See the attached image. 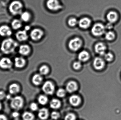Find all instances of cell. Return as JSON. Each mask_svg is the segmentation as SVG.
Here are the masks:
<instances>
[{"mask_svg":"<svg viewBox=\"0 0 121 120\" xmlns=\"http://www.w3.org/2000/svg\"><path fill=\"white\" fill-rule=\"evenodd\" d=\"M17 46L16 42L11 39H8L3 41L1 46V51L6 54L13 53Z\"/></svg>","mask_w":121,"mask_h":120,"instance_id":"obj_1","label":"cell"},{"mask_svg":"<svg viewBox=\"0 0 121 120\" xmlns=\"http://www.w3.org/2000/svg\"><path fill=\"white\" fill-rule=\"evenodd\" d=\"M22 8V5L20 2L15 1L12 2L10 4L9 11L13 15H16L21 13Z\"/></svg>","mask_w":121,"mask_h":120,"instance_id":"obj_2","label":"cell"},{"mask_svg":"<svg viewBox=\"0 0 121 120\" xmlns=\"http://www.w3.org/2000/svg\"><path fill=\"white\" fill-rule=\"evenodd\" d=\"M24 104V101L22 98L20 96H17L13 98L10 102V106L12 108L15 110L21 109Z\"/></svg>","mask_w":121,"mask_h":120,"instance_id":"obj_3","label":"cell"},{"mask_svg":"<svg viewBox=\"0 0 121 120\" xmlns=\"http://www.w3.org/2000/svg\"><path fill=\"white\" fill-rule=\"evenodd\" d=\"M106 27L101 23H96L93 25L91 30L92 34L95 36L103 35L105 31Z\"/></svg>","mask_w":121,"mask_h":120,"instance_id":"obj_4","label":"cell"},{"mask_svg":"<svg viewBox=\"0 0 121 120\" xmlns=\"http://www.w3.org/2000/svg\"><path fill=\"white\" fill-rule=\"evenodd\" d=\"M82 45V41L78 37H75L70 41L68 44L69 48L73 51H77L81 48Z\"/></svg>","mask_w":121,"mask_h":120,"instance_id":"obj_5","label":"cell"},{"mask_svg":"<svg viewBox=\"0 0 121 120\" xmlns=\"http://www.w3.org/2000/svg\"><path fill=\"white\" fill-rule=\"evenodd\" d=\"M47 6L48 9L53 11L59 10L62 8L58 0H48Z\"/></svg>","mask_w":121,"mask_h":120,"instance_id":"obj_6","label":"cell"},{"mask_svg":"<svg viewBox=\"0 0 121 120\" xmlns=\"http://www.w3.org/2000/svg\"><path fill=\"white\" fill-rule=\"evenodd\" d=\"M42 89L46 94L52 95L54 91V86L51 82L47 81L45 82L43 86Z\"/></svg>","mask_w":121,"mask_h":120,"instance_id":"obj_7","label":"cell"},{"mask_svg":"<svg viewBox=\"0 0 121 120\" xmlns=\"http://www.w3.org/2000/svg\"><path fill=\"white\" fill-rule=\"evenodd\" d=\"M44 35L42 30L38 29H35L31 31L30 37L32 40L35 41H39L42 39Z\"/></svg>","mask_w":121,"mask_h":120,"instance_id":"obj_8","label":"cell"},{"mask_svg":"<svg viewBox=\"0 0 121 120\" xmlns=\"http://www.w3.org/2000/svg\"><path fill=\"white\" fill-rule=\"evenodd\" d=\"M105 64L104 61L99 57L95 58L93 62L94 67L96 70H100L103 69L104 67Z\"/></svg>","mask_w":121,"mask_h":120,"instance_id":"obj_9","label":"cell"},{"mask_svg":"<svg viewBox=\"0 0 121 120\" xmlns=\"http://www.w3.org/2000/svg\"><path fill=\"white\" fill-rule=\"evenodd\" d=\"M13 63L8 58H4L0 60V67L4 69H10L12 67Z\"/></svg>","mask_w":121,"mask_h":120,"instance_id":"obj_10","label":"cell"},{"mask_svg":"<svg viewBox=\"0 0 121 120\" xmlns=\"http://www.w3.org/2000/svg\"><path fill=\"white\" fill-rule=\"evenodd\" d=\"M95 52L99 55H105L106 46L103 43L99 42L95 45Z\"/></svg>","mask_w":121,"mask_h":120,"instance_id":"obj_11","label":"cell"},{"mask_svg":"<svg viewBox=\"0 0 121 120\" xmlns=\"http://www.w3.org/2000/svg\"><path fill=\"white\" fill-rule=\"evenodd\" d=\"M91 20L88 18L85 17L80 19L78 21V24L80 28L82 29H86L90 27L91 24Z\"/></svg>","mask_w":121,"mask_h":120,"instance_id":"obj_12","label":"cell"},{"mask_svg":"<svg viewBox=\"0 0 121 120\" xmlns=\"http://www.w3.org/2000/svg\"><path fill=\"white\" fill-rule=\"evenodd\" d=\"M12 34V31L7 25H3L0 27V35L3 36H8Z\"/></svg>","mask_w":121,"mask_h":120,"instance_id":"obj_13","label":"cell"},{"mask_svg":"<svg viewBox=\"0 0 121 120\" xmlns=\"http://www.w3.org/2000/svg\"><path fill=\"white\" fill-rule=\"evenodd\" d=\"M90 55L87 51L83 50L81 51L78 55V58L80 62H85L89 59Z\"/></svg>","mask_w":121,"mask_h":120,"instance_id":"obj_14","label":"cell"},{"mask_svg":"<svg viewBox=\"0 0 121 120\" xmlns=\"http://www.w3.org/2000/svg\"><path fill=\"white\" fill-rule=\"evenodd\" d=\"M16 37L20 41H26L28 38V36L26 30L19 31L16 33Z\"/></svg>","mask_w":121,"mask_h":120,"instance_id":"obj_15","label":"cell"},{"mask_svg":"<svg viewBox=\"0 0 121 120\" xmlns=\"http://www.w3.org/2000/svg\"><path fill=\"white\" fill-rule=\"evenodd\" d=\"M107 18L109 22L114 23L118 20V14L114 11H110L107 14Z\"/></svg>","mask_w":121,"mask_h":120,"instance_id":"obj_16","label":"cell"},{"mask_svg":"<svg viewBox=\"0 0 121 120\" xmlns=\"http://www.w3.org/2000/svg\"><path fill=\"white\" fill-rule=\"evenodd\" d=\"M78 87V85L76 82L74 81H70L66 86V90L69 93H72L77 89Z\"/></svg>","mask_w":121,"mask_h":120,"instance_id":"obj_17","label":"cell"},{"mask_svg":"<svg viewBox=\"0 0 121 120\" xmlns=\"http://www.w3.org/2000/svg\"><path fill=\"white\" fill-rule=\"evenodd\" d=\"M70 103L74 106H77L80 104L81 102L80 98L77 95H73L70 97L69 99Z\"/></svg>","mask_w":121,"mask_h":120,"instance_id":"obj_18","label":"cell"},{"mask_svg":"<svg viewBox=\"0 0 121 120\" xmlns=\"http://www.w3.org/2000/svg\"><path fill=\"white\" fill-rule=\"evenodd\" d=\"M30 48L27 45H22L19 47V52L22 55H27L30 52Z\"/></svg>","mask_w":121,"mask_h":120,"instance_id":"obj_19","label":"cell"},{"mask_svg":"<svg viewBox=\"0 0 121 120\" xmlns=\"http://www.w3.org/2000/svg\"><path fill=\"white\" fill-rule=\"evenodd\" d=\"M26 61L22 57H17L15 59V65L18 68L23 67L26 64Z\"/></svg>","mask_w":121,"mask_h":120,"instance_id":"obj_20","label":"cell"},{"mask_svg":"<svg viewBox=\"0 0 121 120\" xmlns=\"http://www.w3.org/2000/svg\"><path fill=\"white\" fill-rule=\"evenodd\" d=\"M9 93L11 94H15L19 92L20 91V87L18 85L13 83L10 85L9 89Z\"/></svg>","mask_w":121,"mask_h":120,"instance_id":"obj_21","label":"cell"},{"mask_svg":"<svg viewBox=\"0 0 121 120\" xmlns=\"http://www.w3.org/2000/svg\"><path fill=\"white\" fill-rule=\"evenodd\" d=\"M49 111L45 108H42L39 111L38 116L41 120H45L49 116Z\"/></svg>","mask_w":121,"mask_h":120,"instance_id":"obj_22","label":"cell"},{"mask_svg":"<svg viewBox=\"0 0 121 120\" xmlns=\"http://www.w3.org/2000/svg\"><path fill=\"white\" fill-rule=\"evenodd\" d=\"M43 78L41 74H36L33 77L32 81L34 85H39L41 84Z\"/></svg>","mask_w":121,"mask_h":120,"instance_id":"obj_23","label":"cell"},{"mask_svg":"<svg viewBox=\"0 0 121 120\" xmlns=\"http://www.w3.org/2000/svg\"><path fill=\"white\" fill-rule=\"evenodd\" d=\"M50 106L53 109H57L60 107V101L57 99H52L50 102Z\"/></svg>","mask_w":121,"mask_h":120,"instance_id":"obj_24","label":"cell"},{"mask_svg":"<svg viewBox=\"0 0 121 120\" xmlns=\"http://www.w3.org/2000/svg\"><path fill=\"white\" fill-rule=\"evenodd\" d=\"M11 26L13 29L17 30L19 29L22 26V23L21 21L19 20L15 19L13 20L11 23Z\"/></svg>","mask_w":121,"mask_h":120,"instance_id":"obj_25","label":"cell"},{"mask_svg":"<svg viewBox=\"0 0 121 120\" xmlns=\"http://www.w3.org/2000/svg\"><path fill=\"white\" fill-rule=\"evenodd\" d=\"M22 118L23 120H33L34 116L32 113L25 112L23 114Z\"/></svg>","mask_w":121,"mask_h":120,"instance_id":"obj_26","label":"cell"},{"mask_svg":"<svg viewBox=\"0 0 121 120\" xmlns=\"http://www.w3.org/2000/svg\"><path fill=\"white\" fill-rule=\"evenodd\" d=\"M30 17V15L28 12H24L21 13V18L22 20L24 22H27L29 21Z\"/></svg>","mask_w":121,"mask_h":120,"instance_id":"obj_27","label":"cell"},{"mask_svg":"<svg viewBox=\"0 0 121 120\" xmlns=\"http://www.w3.org/2000/svg\"><path fill=\"white\" fill-rule=\"evenodd\" d=\"M49 71V69L48 66L46 65L42 66L39 69V72L40 74L45 75L48 74Z\"/></svg>","mask_w":121,"mask_h":120,"instance_id":"obj_28","label":"cell"},{"mask_svg":"<svg viewBox=\"0 0 121 120\" xmlns=\"http://www.w3.org/2000/svg\"><path fill=\"white\" fill-rule=\"evenodd\" d=\"M38 102L41 105H44L47 103L48 101L47 97L44 95H41L39 97L38 99Z\"/></svg>","mask_w":121,"mask_h":120,"instance_id":"obj_29","label":"cell"},{"mask_svg":"<svg viewBox=\"0 0 121 120\" xmlns=\"http://www.w3.org/2000/svg\"><path fill=\"white\" fill-rule=\"evenodd\" d=\"M115 34L111 31L107 32L105 35V38L108 41H112L115 39Z\"/></svg>","mask_w":121,"mask_h":120,"instance_id":"obj_30","label":"cell"},{"mask_svg":"<svg viewBox=\"0 0 121 120\" xmlns=\"http://www.w3.org/2000/svg\"><path fill=\"white\" fill-rule=\"evenodd\" d=\"M78 21L76 18H71L68 20V24L70 27H73L76 26L78 24Z\"/></svg>","mask_w":121,"mask_h":120,"instance_id":"obj_31","label":"cell"},{"mask_svg":"<svg viewBox=\"0 0 121 120\" xmlns=\"http://www.w3.org/2000/svg\"><path fill=\"white\" fill-rule=\"evenodd\" d=\"M113 55L111 53H108L105 54L104 55V58L106 61L108 62L112 61L113 59Z\"/></svg>","mask_w":121,"mask_h":120,"instance_id":"obj_32","label":"cell"},{"mask_svg":"<svg viewBox=\"0 0 121 120\" xmlns=\"http://www.w3.org/2000/svg\"><path fill=\"white\" fill-rule=\"evenodd\" d=\"M65 91L63 89H59L57 92L56 95L58 97L62 98L65 95Z\"/></svg>","mask_w":121,"mask_h":120,"instance_id":"obj_33","label":"cell"},{"mask_svg":"<svg viewBox=\"0 0 121 120\" xmlns=\"http://www.w3.org/2000/svg\"><path fill=\"white\" fill-rule=\"evenodd\" d=\"M82 66V63L80 61H76L74 62L73 65V67L74 70H79Z\"/></svg>","mask_w":121,"mask_h":120,"instance_id":"obj_34","label":"cell"},{"mask_svg":"<svg viewBox=\"0 0 121 120\" xmlns=\"http://www.w3.org/2000/svg\"><path fill=\"white\" fill-rule=\"evenodd\" d=\"M75 115L73 113H69L65 117V120H75Z\"/></svg>","mask_w":121,"mask_h":120,"instance_id":"obj_35","label":"cell"},{"mask_svg":"<svg viewBox=\"0 0 121 120\" xmlns=\"http://www.w3.org/2000/svg\"><path fill=\"white\" fill-rule=\"evenodd\" d=\"M59 117V113L57 112H56V111H54V112H52L51 114V117L54 120H57Z\"/></svg>","mask_w":121,"mask_h":120,"instance_id":"obj_36","label":"cell"},{"mask_svg":"<svg viewBox=\"0 0 121 120\" xmlns=\"http://www.w3.org/2000/svg\"><path fill=\"white\" fill-rule=\"evenodd\" d=\"M30 108L31 110L33 111H35L37 110L38 106L37 104L34 103H32L30 106Z\"/></svg>","mask_w":121,"mask_h":120,"instance_id":"obj_37","label":"cell"},{"mask_svg":"<svg viewBox=\"0 0 121 120\" xmlns=\"http://www.w3.org/2000/svg\"><path fill=\"white\" fill-rule=\"evenodd\" d=\"M19 116H20V114L17 112H13L12 114V117L15 118V120L18 119V118Z\"/></svg>","mask_w":121,"mask_h":120,"instance_id":"obj_38","label":"cell"},{"mask_svg":"<svg viewBox=\"0 0 121 120\" xmlns=\"http://www.w3.org/2000/svg\"><path fill=\"white\" fill-rule=\"evenodd\" d=\"M6 94L4 92L1 91H0V101L3 100L5 97Z\"/></svg>","mask_w":121,"mask_h":120,"instance_id":"obj_39","label":"cell"},{"mask_svg":"<svg viewBox=\"0 0 121 120\" xmlns=\"http://www.w3.org/2000/svg\"><path fill=\"white\" fill-rule=\"evenodd\" d=\"M113 27V24H112V23H111L109 22L108 23H107V24L106 25V27H106V29H108L110 30L111 29H112Z\"/></svg>","mask_w":121,"mask_h":120,"instance_id":"obj_40","label":"cell"},{"mask_svg":"<svg viewBox=\"0 0 121 120\" xmlns=\"http://www.w3.org/2000/svg\"><path fill=\"white\" fill-rule=\"evenodd\" d=\"M0 120H8L7 117L3 115H0Z\"/></svg>","mask_w":121,"mask_h":120,"instance_id":"obj_41","label":"cell"},{"mask_svg":"<svg viewBox=\"0 0 121 120\" xmlns=\"http://www.w3.org/2000/svg\"><path fill=\"white\" fill-rule=\"evenodd\" d=\"M30 29V26H26L25 27V30L26 31H28Z\"/></svg>","mask_w":121,"mask_h":120,"instance_id":"obj_42","label":"cell"},{"mask_svg":"<svg viewBox=\"0 0 121 120\" xmlns=\"http://www.w3.org/2000/svg\"><path fill=\"white\" fill-rule=\"evenodd\" d=\"M1 108H2V105H1V103L0 102V111L1 110Z\"/></svg>","mask_w":121,"mask_h":120,"instance_id":"obj_43","label":"cell"},{"mask_svg":"<svg viewBox=\"0 0 121 120\" xmlns=\"http://www.w3.org/2000/svg\"><path fill=\"white\" fill-rule=\"evenodd\" d=\"M18 120V119H16V120Z\"/></svg>","mask_w":121,"mask_h":120,"instance_id":"obj_44","label":"cell"}]
</instances>
